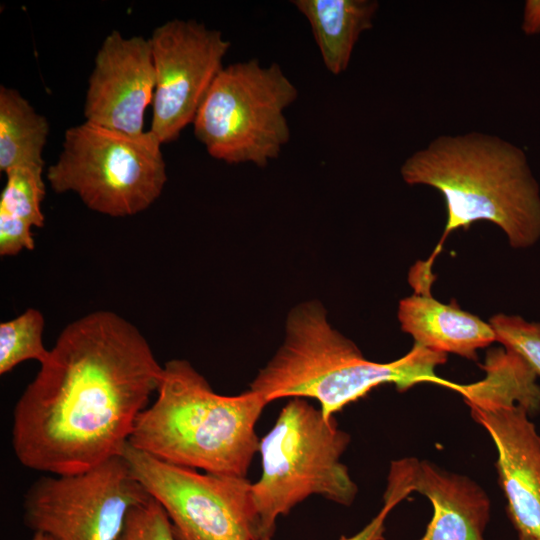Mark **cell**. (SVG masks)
I'll use <instances>...</instances> for the list:
<instances>
[{"label": "cell", "instance_id": "1", "mask_svg": "<svg viewBox=\"0 0 540 540\" xmlns=\"http://www.w3.org/2000/svg\"><path fill=\"white\" fill-rule=\"evenodd\" d=\"M162 375L131 322L108 310L78 318L61 331L15 404L16 458L32 470L64 475L122 455Z\"/></svg>", "mask_w": 540, "mask_h": 540}, {"label": "cell", "instance_id": "2", "mask_svg": "<svg viewBox=\"0 0 540 540\" xmlns=\"http://www.w3.org/2000/svg\"><path fill=\"white\" fill-rule=\"evenodd\" d=\"M408 185H427L443 196L447 211L444 233L430 258L411 275L433 282L431 267L448 235L477 221L500 227L514 248L540 239L539 186L523 150L494 135L468 132L441 135L402 164Z\"/></svg>", "mask_w": 540, "mask_h": 540}, {"label": "cell", "instance_id": "3", "mask_svg": "<svg viewBox=\"0 0 540 540\" xmlns=\"http://www.w3.org/2000/svg\"><path fill=\"white\" fill-rule=\"evenodd\" d=\"M446 354L414 343L403 357L388 363L366 359L359 348L328 322L319 301H306L289 312L285 338L258 372L250 390L270 403L281 398L318 401L326 418L382 384L405 391L419 383L444 386L435 374Z\"/></svg>", "mask_w": 540, "mask_h": 540}, {"label": "cell", "instance_id": "4", "mask_svg": "<svg viewBox=\"0 0 540 540\" xmlns=\"http://www.w3.org/2000/svg\"><path fill=\"white\" fill-rule=\"evenodd\" d=\"M156 400L137 418L128 444L159 460L203 472L246 477L260 439L263 397L216 393L189 361L163 366Z\"/></svg>", "mask_w": 540, "mask_h": 540}, {"label": "cell", "instance_id": "5", "mask_svg": "<svg viewBox=\"0 0 540 540\" xmlns=\"http://www.w3.org/2000/svg\"><path fill=\"white\" fill-rule=\"evenodd\" d=\"M350 435L304 398H292L260 439L262 471L251 483L258 540H271L276 521L312 495L353 503L358 487L341 456Z\"/></svg>", "mask_w": 540, "mask_h": 540}, {"label": "cell", "instance_id": "6", "mask_svg": "<svg viewBox=\"0 0 540 540\" xmlns=\"http://www.w3.org/2000/svg\"><path fill=\"white\" fill-rule=\"evenodd\" d=\"M476 383L451 382L471 416L488 432L497 450L499 482L518 536L540 540V434L529 419L540 410L536 374L518 357L493 352Z\"/></svg>", "mask_w": 540, "mask_h": 540}, {"label": "cell", "instance_id": "7", "mask_svg": "<svg viewBox=\"0 0 540 540\" xmlns=\"http://www.w3.org/2000/svg\"><path fill=\"white\" fill-rule=\"evenodd\" d=\"M161 145L150 131L128 134L84 121L65 131L46 179L55 192H74L95 212L132 216L150 207L164 189Z\"/></svg>", "mask_w": 540, "mask_h": 540}, {"label": "cell", "instance_id": "8", "mask_svg": "<svg viewBox=\"0 0 540 540\" xmlns=\"http://www.w3.org/2000/svg\"><path fill=\"white\" fill-rule=\"evenodd\" d=\"M298 90L277 63L257 59L223 67L193 121L208 154L228 164L266 166L290 139L285 110Z\"/></svg>", "mask_w": 540, "mask_h": 540}, {"label": "cell", "instance_id": "9", "mask_svg": "<svg viewBox=\"0 0 540 540\" xmlns=\"http://www.w3.org/2000/svg\"><path fill=\"white\" fill-rule=\"evenodd\" d=\"M150 496L117 455L82 472L35 481L24 496V522L55 540H116L130 510Z\"/></svg>", "mask_w": 540, "mask_h": 540}, {"label": "cell", "instance_id": "10", "mask_svg": "<svg viewBox=\"0 0 540 540\" xmlns=\"http://www.w3.org/2000/svg\"><path fill=\"white\" fill-rule=\"evenodd\" d=\"M122 455L167 513L176 540H258L246 477L200 472L127 444Z\"/></svg>", "mask_w": 540, "mask_h": 540}, {"label": "cell", "instance_id": "11", "mask_svg": "<svg viewBox=\"0 0 540 540\" xmlns=\"http://www.w3.org/2000/svg\"><path fill=\"white\" fill-rule=\"evenodd\" d=\"M155 70L150 132L175 141L193 123L213 80L223 68L230 42L219 30L193 19H172L149 37Z\"/></svg>", "mask_w": 540, "mask_h": 540}, {"label": "cell", "instance_id": "12", "mask_svg": "<svg viewBox=\"0 0 540 540\" xmlns=\"http://www.w3.org/2000/svg\"><path fill=\"white\" fill-rule=\"evenodd\" d=\"M155 70L149 38L112 30L94 59L84 98L85 121L128 134H142L153 101Z\"/></svg>", "mask_w": 540, "mask_h": 540}, {"label": "cell", "instance_id": "13", "mask_svg": "<svg viewBox=\"0 0 540 540\" xmlns=\"http://www.w3.org/2000/svg\"><path fill=\"white\" fill-rule=\"evenodd\" d=\"M416 491L433 506V516L419 540H484L490 502L471 479L415 458L393 461L384 497L400 503Z\"/></svg>", "mask_w": 540, "mask_h": 540}, {"label": "cell", "instance_id": "14", "mask_svg": "<svg viewBox=\"0 0 540 540\" xmlns=\"http://www.w3.org/2000/svg\"><path fill=\"white\" fill-rule=\"evenodd\" d=\"M398 320L415 344L438 353H453L476 360V350L496 341L493 328L479 317L460 309L457 303L443 304L431 293H414L402 299Z\"/></svg>", "mask_w": 540, "mask_h": 540}, {"label": "cell", "instance_id": "15", "mask_svg": "<svg viewBox=\"0 0 540 540\" xmlns=\"http://www.w3.org/2000/svg\"><path fill=\"white\" fill-rule=\"evenodd\" d=\"M311 26L326 69L344 72L361 34L373 27L379 8L375 0H294Z\"/></svg>", "mask_w": 540, "mask_h": 540}, {"label": "cell", "instance_id": "16", "mask_svg": "<svg viewBox=\"0 0 540 540\" xmlns=\"http://www.w3.org/2000/svg\"><path fill=\"white\" fill-rule=\"evenodd\" d=\"M49 123L19 91L0 86V171L32 166L44 168L42 153Z\"/></svg>", "mask_w": 540, "mask_h": 540}, {"label": "cell", "instance_id": "17", "mask_svg": "<svg viewBox=\"0 0 540 540\" xmlns=\"http://www.w3.org/2000/svg\"><path fill=\"white\" fill-rule=\"evenodd\" d=\"M45 319L34 308L0 323V374H6L18 364L35 360L42 364L49 355L43 342Z\"/></svg>", "mask_w": 540, "mask_h": 540}, {"label": "cell", "instance_id": "18", "mask_svg": "<svg viewBox=\"0 0 540 540\" xmlns=\"http://www.w3.org/2000/svg\"><path fill=\"white\" fill-rule=\"evenodd\" d=\"M6 183L0 195V212L41 228L45 217L41 203L45 197L43 168L20 166L5 173Z\"/></svg>", "mask_w": 540, "mask_h": 540}, {"label": "cell", "instance_id": "19", "mask_svg": "<svg viewBox=\"0 0 540 540\" xmlns=\"http://www.w3.org/2000/svg\"><path fill=\"white\" fill-rule=\"evenodd\" d=\"M496 341L522 358L540 376V322H528L520 316L498 314L489 320Z\"/></svg>", "mask_w": 540, "mask_h": 540}, {"label": "cell", "instance_id": "20", "mask_svg": "<svg viewBox=\"0 0 540 540\" xmlns=\"http://www.w3.org/2000/svg\"><path fill=\"white\" fill-rule=\"evenodd\" d=\"M116 540H176L170 519L150 496L132 508Z\"/></svg>", "mask_w": 540, "mask_h": 540}, {"label": "cell", "instance_id": "21", "mask_svg": "<svg viewBox=\"0 0 540 540\" xmlns=\"http://www.w3.org/2000/svg\"><path fill=\"white\" fill-rule=\"evenodd\" d=\"M32 226L16 217L0 212V255L14 256L22 250H33Z\"/></svg>", "mask_w": 540, "mask_h": 540}, {"label": "cell", "instance_id": "22", "mask_svg": "<svg viewBox=\"0 0 540 540\" xmlns=\"http://www.w3.org/2000/svg\"><path fill=\"white\" fill-rule=\"evenodd\" d=\"M383 503L378 514L358 533L350 537L341 536L339 540H384L386 518L397 504L389 500H383Z\"/></svg>", "mask_w": 540, "mask_h": 540}, {"label": "cell", "instance_id": "23", "mask_svg": "<svg viewBox=\"0 0 540 540\" xmlns=\"http://www.w3.org/2000/svg\"><path fill=\"white\" fill-rule=\"evenodd\" d=\"M522 30L527 35L540 33V0L526 1Z\"/></svg>", "mask_w": 540, "mask_h": 540}, {"label": "cell", "instance_id": "24", "mask_svg": "<svg viewBox=\"0 0 540 540\" xmlns=\"http://www.w3.org/2000/svg\"><path fill=\"white\" fill-rule=\"evenodd\" d=\"M32 540H55L53 539L52 537L44 534V533H40V532H34V536L32 538Z\"/></svg>", "mask_w": 540, "mask_h": 540}, {"label": "cell", "instance_id": "25", "mask_svg": "<svg viewBox=\"0 0 540 540\" xmlns=\"http://www.w3.org/2000/svg\"><path fill=\"white\" fill-rule=\"evenodd\" d=\"M518 540H536V539L531 538V537H526V536H518Z\"/></svg>", "mask_w": 540, "mask_h": 540}]
</instances>
